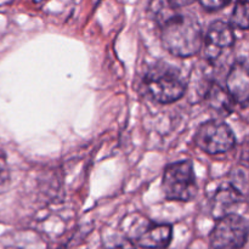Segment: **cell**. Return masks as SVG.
Segmentation results:
<instances>
[{"mask_svg":"<svg viewBox=\"0 0 249 249\" xmlns=\"http://www.w3.org/2000/svg\"><path fill=\"white\" fill-rule=\"evenodd\" d=\"M101 249H135V245L126 237H117L112 238L108 242L105 243Z\"/></svg>","mask_w":249,"mask_h":249,"instance_id":"4fadbf2b","label":"cell"},{"mask_svg":"<svg viewBox=\"0 0 249 249\" xmlns=\"http://www.w3.org/2000/svg\"><path fill=\"white\" fill-rule=\"evenodd\" d=\"M240 162L243 167L249 168V140L243 142L242 150H241Z\"/></svg>","mask_w":249,"mask_h":249,"instance_id":"9a60e30c","label":"cell"},{"mask_svg":"<svg viewBox=\"0 0 249 249\" xmlns=\"http://www.w3.org/2000/svg\"><path fill=\"white\" fill-rule=\"evenodd\" d=\"M165 50L178 57H190L201 50L202 28L195 16L178 10L162 26Z\"/></svg>","mask_w":249,"mask_h":249,"instance_id":"6da1fadb","label":"cell"},{"mask_svg":"<svg viewBox=\"0 0 249 249\" xmlns=\"http://www.w3.org/2000/svg\"><path fill=\"white\" fill-rule=\"evenodd\" d=\"M10 182H11V175H10L6 155L0 148V194H2V192L9 189Z\"/></svg>","mask_w":249,"mask_h":249,"instance_id":"7c38bea8","label":"cell"},{"mask_svg":"<svg viewBox=\"0 0 249 249\" xmlns=\"http://www.w3.org/2000/svg\"><path fill=\"white\" fill-rule=\"evenodd\" d=\"M202 6L209 11H215L225 7L230 2V0H199Z\"/></svg>","mask_w":249,"mask_h":249,"instance_id":"5bb4252c","label":"cell"},{"mask_svg":"<svg viewBox=\"0 0 249 249\" xmlns=\"http://www.w3.org/2000/svg\"><path fill=\"white\" fill-rule=\"evenodd\" d=\"M235 43L232 27L224 21H215L211 24L204 39V56L209 61L216 60L225 50Z\"/></svg>","mask_w":249,"mask_h":249,"instance_id":"8992f818","label":"cell"},{"mask_svg":"<svg viewBox=\"0 0 249 249\" xmlns=\"http://www.w3.org/2000/svg\"><path fill=\"white\" fill-rule=\"evenodd\" d=\"M145 90L155 101L172 104L184 96L186 84L175 68L168 65H156L143 77Z\"/></svg>","mask_w":249,"mask_h":249,"instance_id":"7a4b0ae2","label":"cell"},{"mask_svg":"<svg viewBox=\"0 0 249 249\" xmlns=\"http://www.w3.org/2000/svg\"><path fill=\"white\" fill-rule=\"evenodd\" d=\"M243 195L231 184L220 187L216 191L212 202V213L215 219H220L223 216L232 214V209L242 201Z\"/></svg>","mask_w":249,"mask_h":249,"instance_id":"9c48e42d","label":"cell"},{"mask_svg":"<svg viewBox=\"0 0 249 249\" xmlns=\"http://www.w3.org/2000/svg\"><path fill=\"white\" fill-rule=\"evenodd\" d=\"M197 146L208 155L229 152L236 143L230 126L221 121H209L199 126L195 138Z\"/></svg>","mask_w":249,"mask_h":249,"instance_id":"5b68a950","label":"cell"},{"mask_svg":"<svg viewBox=\"0 0 249 249\" xmlns=\"http://www.w3.org/2000/svg\"><path fill=\"white\" fill-rule=\"evenodd\" d=\"M226 90L236 104L243 107L249 104V61L233 63L226 78Z\"/></svg>","mask_w":249,"mask_h":249,"instance_id":"52a82bcc","label":"cell"},{"mask_svg":"<svg viewBox=\"0 0 249 249\" xmlns=\"http://www.w3.org/2000/svg\"><path fill=\"white\" fill-rule=\"evenodd\" d=\"M34 1H36V2H40V1H43V0H34Z\"/></svg>","mask_w":249,"mask_h":249,"instance_id":"e0dca14e","label":"cell"},{"mask_svg":"<svg viewBox=\"0 0 249 249\" xmlns=\"http://www.w3.org/2000/svg\"><path fill=\"white\" fill-rule=\"evenodd\" d=\"M204 101L213 111L219 114L228 116L233 111V100L228 92V90L223 89L216 83H212L204 92Z\"/></svg>","mask_w":249,"mask_h":249,"instance_id":"30bf717a","label":"cell"},{"mask_svg":"<svg viewBox=\"0 0 249 249\" xmlns=\"http://www.w3.org/2000/svg\"><path fill=\"white\" fill-rule=\"evenodd\" d=\"M231 24L238 29H249V0H237L231 15Z\"/></svg>","mask_w":249,"mask_h":249,"instance_id":"8fae6325","label":"cell"},{"mask_svg":"<svg viewBox=\"0 0 249 249\" xmlns=\"http://www.w3.org/2000/svg\"><path fill=\"white\" fill-rule=\"evenodd\" d=\"M170 2H172L173 5H174L175 7H181V6H187V5L192 4L194 1H196V0H169Z\"/></svg>","mask_w":249,"mask_h":249,"instance_id":"2e32d148","label":"cell"},{"mask_svg":"<svg viewBox=\"0 0 249 249\" xmlns=\"http://www.w3.org/2000/svg\"><path fill=\"white\" fill-rule=\"evenodd\" d=\"M162 189L165 197L172 201L189 202L197 195L194 167L190 160L172 163L164 170Z\"/></svg>","mask_w":249,"mask_h":249,"instance_id":"3957f363","label":"cell"},{"mask_svg":"<svg viewBox=\"0 0 249 249\" xmlns=\"http://www.w3.org/2000/svg\"><path fill=\"white\" fill-rule=\"evenodd\" d=\"M249 237V223L238 214L218 220L211 233V249H241Z\"/></svg>","mask_w":249,"mask_h":249,"instance_id":"277c9868","label":"cell"},{"mask_svg":"<svg viewBox=\"0 0 249 249\" xmlns=\"http://www.w3.org/2000/svg\"><path fill=\"white\" fill-rule=\"evenodd\" d=\"M172 235L173 229L168 224L151 223L136 236V243L145 249H164L170 245Z\"/></svg>","mask_w":249,"mask_h":249,"instance_id":"ba28073f","label":"cell"}]
</instances>
